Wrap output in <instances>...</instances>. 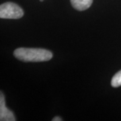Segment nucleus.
<instances>
[{"label": "nucleus", "mask_w": 121, "mask_h": 121, "mask_svg": "<svg viewBox=\"0 0 121 121\" xmlns=\"http://www.w3.org/2000/svg\"><path fill=\"white\" fill-rule=\"evenodd\" d=\"M62 121V118H60V117H55L53 119H52V121Z\"/></svg>", "instance_id": "nucleus-6"}, {"label": "nucleus", "mask_w": 121, "mask_h": 121, "mask_svg": "<svg viewBox=\"0 0 121 121\" xmlns=\"http://www.w3.org/2000/svg\"><path fill=\"white\" fill-rule=\"evenodd\" d=\"M93 0H71V4L74 8L79 11H83L91 6Z\"/></svg>", "instance_id": "nucleus-4"}, {"label": "nucleus", "mask_w": 121, "mask_h": 121, "mask_svg": "<svg viewBox=\"0 0 121 121\" xmlns=\"http://www.w3.org/2000/svg\"><path fill=\"white\" fill-rule=\"evenodd\" d=\"M44 0H40V1H43Z\"/></svg>", "instance_id": "nucleus-7"}, {"label": "nucleus", "mask_w": 121, "mask_h": 121, "mask_svg": "<svg viewBox=\"0 0 121 121\" xmlns=\"http://www.w3.org/2000/svg\"><path fill=\"white\" fill-rule=\"evenodd\" d=\"M111 85L114 87H118L121 86V70H120L118 73L115 74L113 76L112 81H111Z\"/></svg>", "instance_id": "nucleus-5"}, {"label": "nucleus", "mask_w": 121, "mask_h": 121, "mask_svg": "<svg viewBox=\"0 0 121 121\" xmlns=\"http://www.w3.org/2000/svg\"><path fill=\"white\" fill-rule=\"evenodd\" d=\"M0 121H15L16 118L12 111L9 110L5 106L4 95L1 92L0 97Z\"/></svg>", "instance_id": "nucleus-3"}, {"label": "nucleus", "mask_w": 121, "mask_h": 121, "mask_svg": "<svg viewBox=\"0 0 121 121\" xmlns=\"http://www.w3.org/2000/svg\"><path fill=\"white\" fill-rule=\"evenodd\" d=\"M24 15V11L18 5L7 2L0 6V17L4 19H19Z\"/></svg>", "instance_id": "nucleus-2"}, {"label": "nucleus", "mask_w": 121, "mask_h": 121, "mask_svg": "<svg viewBox=\"0 0 121 121\" xmlns=\"http://www.w3.org/2000/svg\"><path fill=\"white\" fill-rule=\"evenodd\" d=\"M16 58L24 62H43L51 59L52 53L48 50L35 48H18L13 52Z\"/></svg>", "instance_id": "nucleus-1"}]
</instances>
